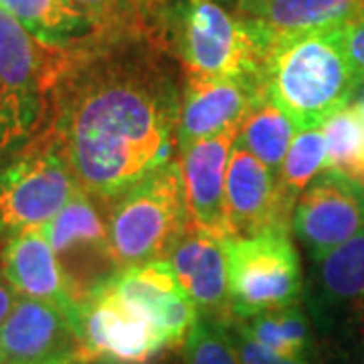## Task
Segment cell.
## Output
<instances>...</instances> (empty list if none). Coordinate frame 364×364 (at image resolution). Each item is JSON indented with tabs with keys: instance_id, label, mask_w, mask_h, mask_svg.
<instances>
[{
	"instance_id": "obj_1",
	"label": "cell",
	"mask_w": 364,
	"mask_h": 364,
	"mask_svg": "<svg viewBox=\"0 0 364 364\" xmlns=\"http://www.w3.org/2000/svg\"><path fill=\"white\" fill-rule=\"evenodd\" d=\"M182 87L150 33L61 49L49 132L81 193L100 207L172 162Z\"/></svg>"
},
{
	"instance_id": "obj_2",
	"label": "cell",
	"mask_w": 364,
	"mask_h": 364,
	"mask_svg": "<svg viewBox=\"0 0 364 364\" xmlns=\"http://www.w3.org/2000/svg\"><path fill=\"white\" fill-rule=\"evenodd\" d=\"M340 28L277 37L263 59L261 95L277 105L298 130L322 128L352 104L364 79L346 57Z\"/></svg>"
},
{
	"instance_id": "obj_3",
	"label": "cell",
	"mask_w": 364,
	"mask_h": 364,
	"mask_svg": "<svg viewBox=\"0 0 364 364\" xmlns=\"http://www.w3.org/2000/svg\"><path fill=\"white\" fill-rule=\"evenodd\" d=\"M160 11L184 75L259 79L273 43L263 26L229 11L221 0H172Z\"/></svg>"
},
{
	"instance_id": "obj_4",
	"label": "cell",
	"mask_w": 364,
	"mask_h": 364,
	"mask_svg": "<svg viewBox=\"0 0 364 364\" xmlns=\"http://www.w3.org/2000/svg\"><path fill=\"white\" fill-rule=\"evenodd\" d=\"M104 217L122 267L168 259L191 227L181 162L172 160L134 182L105 203Z\"/></svg>"
},
{
	"instance_id": "obj_5",
	"label": "cell",
	"mask_w": 364,
	"mask_h": 364,
	"mask_svg": "<svg viewBox=\"0 0 364 364\" xmlns=\"http://www.w3.org/2000/svg\"><path fill=\"white\" fill-rule=\"evenodd\" d=\"M61 49H49L0 9V158L49 126Z\"/></svg>"
},
{
	"instance_id": "obj_6",
	"label": "cell",
	"mask_w": 364,
	"mask_h": 364,
	"mask_svg": "<svg viewBox=\"0 0 364 364\" xmlns=\"http://www.w3.org/2000/svg\"><path fill=\"white\" fill-rule=\"evenodd\" d=\"M301 298L326 354L338 364L364 360V229L314 261Z\"/></svg>"
},
{
	"instance_id": "obj_7",
	"label": "cell",
	"mask_w": 364,
	"mask_h": 364,
	"mask_svg": "<svg viewBox=\"0 0 364 364\" xmlns=\"http://www.w3.org/2000/svg\"><path fill=\"white\" fill-rule=\"evenodd\" d=\"M79 184L49 132L0 158V237L43 229L77 195Z\"/></svg>"
},
{
	"instance_id": "obj_8",
	"label": "cell",
	"mask_w": 364,
	"mask_h": 364,
	"mask_svg": "<svg viewBox=\"0 0 364 364\" xmlns=\"http://www.w3.org/2000/svg\"><path fill=\"white\" fill-rule=\"evenodd\" d=\"M227 259L233 318L249 320L301 301L304 273L289 231L273 229L255 237L231 239Z\"/></svg>"
},
{
	"instance_id": "obj_9",
	"label": "cell",
	"mask_w": 364,
	"mask_h": 364,
	"mask_svg": "<svg viewBox=\"0 0 364 364\" xmlns=\"http://www.w3.org/2000/svg\"><path fill=\"white\" fill-rule=\"evenodd\" d=\"M43 231L59 261L75 308L124 269L109 243L104 208L81 191Z\"/></svg>"
},
{
	"instance_id": "obj_10",
	"label": "cell",
	"mask_w": 364,
	"mask_h": 364,
	"mask_svg": "<svg viewBox=\"0 0 364 364\" xmlns=\"http://www.w3.org/2000/svg\"><path fill=\"white\" fill-rule=\"evenodd\" d=\"M79 363L146 364L166 348L154 326L117 296L112 284L75 310Z\"/></svg>"
},
{
	"instance_id": "obj_11",
	"label": "cell",
	"mask_w": 364,
	"mask_h": 364,
	"mask_svg": "<svg viewBox=\"0 0 364 364\" xmlns=\"http://www.w3.org/2000/svg\"><path fill=\"white\" fill-rule=\"evenodd\" d=\"M291 229L312 263L324 259L364 229V186L326 168L298 198Z\"/></svg>"
},
{
	"instance_id": "obj_12",
	"label": "cell",
	"mask_w": 364,
	"mask_h": 364,
	"mask_svg": "<svg viewBox=\"0 0 364 364\" xmlns=\"http://www.w3.org/2000/svg\"><path fill=\"white\" fill-rule=\"evenodd\" d=\"M237 134L239 128H231L205 138L178 158L191 229L223 243L233 239L227 213V170Z\"/></svg>"
},
{
	"instance_id": "obj_13",
	"label": "cell",
	"mask_w": 364,
	"mask_h": 364,
	"mask_svg": "<svg viewBox=\"0 0 364 364\" xmlns=\"http://www.w3.org/2000/svg\"><path fill=\"white\" fill-rule=\"evenodd\" d=\"M61 360L79 363L75 318L53 304L18 296L13 312L0 326V364Z\"/></svg>"
},
{
	"instance_id": "obj_14",
	"label": "cell",
	"mask_w": 364,
	"mask_h": 364,
	"mask_svg": "<svg viewBox=\"0 0 364 364\" xmlns=\"http://www.w3.org/2000/svg\"><path fill=\"white\" fill-rule=\"evenodd\" d=\"M261 97L259 79H208L184 75L176 130L178 154L205 138L239 128Z\"/></svg>"
},
{
	"instance_id": "obj_15",
	"label": "cell",
	"mask_w": 364,
	"mask_h": 364,
	"mask_svg": "<svg viewBox=\"0 0 364 364\" xmlns=\"http://www.w3.org/2000/svg\"><path fill=\"white\" fill-rule=\"evenodd\" d=\"M109 284L119 298L154 326L166 348L184 344L198 320V310L178 286L168 261L124 267Z\"/></svg>"
},
{
	"instance_id": "obj_16",
	"label": "cell",
	"mask_w": 364,
	"mask_h": 364,
	"mask_svg": "<svg viewBox=\"0 0 364 364\" xmlns=\"http://www.w3.org/2000/svg\"><path fill=\"white\" fill-rule=\"evenodd\" d=\"M227 213L233 239L284 229L289 231L294 207L277 188L275 174L235 140L227 170Z\"/></svg>"
},
{
	"instance_id": "obj_17",
	"label": "cell",
	"mask_w": 364,
	"mask_h": 364,
	"mask_svg": "<svg viewBox=\"0 0 364 364\" xmlns=\"http://www.w3.org/2000/svg\"><path fill=\"white\" fill-rule=\"evenodd\" d=\"M166 261L174 269L182 291L195 301L203 318L221 326L233 320L227 243L188 227Z\"/></svg>"
},
{
	"instance_id": "obj_18",
	"label": "cell",
	"mask_w": 364,
	"mask_h": 364,
	"mask_svg": "<svg viewBox=\"0 0 364 364\" xmlns=\"http://www.w3.org/2000/svg\"><path fill=\"white\" fill-rule=\"evenodd\" d=\"M0 269L21 298L53 304L75 318V301L43 229H31L6 239L0 253Z\"/></svg>"
},
{
	"instance_id": "obj_19",
	"label": "cell",
	"mask_w": 364,
	"mask_h": 364,
	"mask_svg": "<svg viewBox=\"0 0 364 364\" xmlns=\"http://www.w3.org/2000/svg\"><path fill=\"white\" fill-rule=\"evenodd\" d=\"M239 16L263 26L273 39L346 26L364 16L363 0H237Z\"/></svg>"
},
{
	"instance_id": "obj_20",
	"label": "cell",
	"mask_w": 364,
	"mask_h": 364,
	"mask_svg": "<svg viewBox=\"0 0 364 364\" xmlns=\"http://www.w3.org/2000/svg\"><path fill=\"white\" fill-rule=\"evenodd\" d=\"M0 9L49 49H77L104 35L71 0H0Z\"/></svg>"
},
{
	"instance_id": "obj_21",
	"label": "cell",
	"mask_w": 364,
	"mask_h": 364,
	"mask_svg": "<svg viewBox=\"0 0 364 364\" xmlns=\"http://www.w3.org/2000/svg\"><path fill=\"white\" fill-rule=\"evenodd\" d=\"M298 132V126L277 105L261 97L241 122L237 144L275 174Z\"/></svg>"
},
{
	"instance_id": "obj_22",
	"label": "cell",
	"mask_w": 364,
	"mask_h": 364,
	"mask_svg": "<svg viewBox=\"0 0 364 364\" xmlns=\"http://www.w3.org/2000/svg\"><path fill=\"white\" fill-rule=\"evenodd\" d=\"M237 322L251 338L282 356L308 360L312 352L314 330L308 312L301 308V301L282 310L253 316L249 320L237 318Z\"/></svg>"
},
{
	"instance_id": "obj_23",
	"label": "cell",
	"mask_w": 364,
	"mask_h": 364,
	"mask_svg": "<svg viewBox=\"0 0 364 364\" xmlns=\"http://www.w3.org/2000/svg\"><path fill=\"white\" fill-rule=\"evenodd\" d=\"M328 168V146L322 128L299 130L287 150L279 170L275 172L277 188L289 207L296 203L308 184Z\"/></svg>"
},
{
	"instance_id": "obj_24",
	"label": "cell",
	"mask_w": 364,
	"mask_h": 364,
	"mask_svg": "<svg viewBox=\"0 0 364 364\" xmlns=\"http://www.w3.org/2000/svg\"><path fill=\"white\" fill-rule=\"evenodd\" d=\"M328 146V168L364 186V117L354 104L346 105L322 126Z\"/></svg>"
},
{
	"instance_id": "obj_25",
	"label": "cell",
	"mask_w": 364,
	"mask_h": 364,
	"mask_svg": "<svg viewBox=\"0 0 364 364\" xmlns=\"http://www.w3.org/2000/svg\"><path fill=\"white\" fill-rule=\"evenodd\" d=\"M90 16L104 35L154 33L136 0H71Z\"/></svg>"
},
{
	"instance_id": "obj_26",
	"label": "cell",
	"mask_w": 364,
	"mask_h": 364,
	"mask_svg": "<svg viewBox=\"0 0 364 364\" xmlns=\"http://www.w3.org/2000/svg\"><path fill=\"white\" fill-rule=\"evenodd\" d=\"M186 364H241L225 326L198 316L184 340Z\"/></svg>"
},
{
	"instance_id": "obj_27",
	"label": "cell",
	"mask_w": 364,
	"mask_h": 364,
	"mask_svg": "<svg viewBox=\"0 0 364 364\" xmlns=\"http://www.w3.org/2000/svg\"><path fill=\"white\" fill-rule=\"evenodd\" d=\"M225 332L237 350L241 364H308V360L287 358V356H282L277 352L269 350L267 346L259 344L239 326L237 318H233L229 324H225Z\"/></svg>"
},
{
	"instance_id": "obj_28",
	"label": "cell",
	"mask_w": 364,
	"mask_h": 364,
	"mask_svg": "<svg viewBox=\"0 0 364 364\" xmlns=\"http://www.w3.org/2000/svg\"><path fill=\"white\" fill-rule=\"evenodd\" d=\"M342 47L350 63L364 75V16L340 28Z\"/></svg>"
},
{
	"instance_id": "obj_29",
	"label": "cell",
	"mask_w": 364,
	"mask_h": 364,
	"mask_svg": "<svg viewBox=\"0 0 364 364\" xmlns=\"http://www.w3.org/2000/svg\"><path fill=\"white\" fill-rule=\"evenodd\" d=\"M16 299H18V294H16L13 289V286L6 282L4 273L0 269V326L4 324V320L9 318V314L13 312Z\"/></svg>"
},
{
	"instance_id": "obj_30",
	"label": "cell",
	"mask_w": 364,
	"mask_h": 364,
	"mask_svg": "<svg viewBox=\"0 0 364 364\" xmlns=\"http://www.w3.org/2000/svg\"><path fill=\"white\" fill-rule=\"evenodd\" d=\"M144 11H158V9H164L166 4H170L172 0H136Z\"/></svg>"
},
{
	"instance_id": "obj_31",
	"label": "cell",
	"mask_w": 364,
	"mask_h": 364,
	"mask_svg": "<svg viewBox=\"0 0 364 364\" xmlns=\"http://www.w3.org/2000/svg\"><path fill=\"white\" fill-rule=\"evenodd\" d=\"M352 104L358 107V112H360V114H363V117H364V79L360 81L358 90H356L354 97H352Z\"/></svg>"
},
{
	"instance_id": "obj_32",
	"label": "cell",
	"mask_w": 364,
	"mask_h": 364,
	"mask_svg": "<svg viewBox=\"0 0 364 364\" xmlns=\"http://www.w3.org/2000/svg\"><path fill=\"white\" fill-rule=\"evenodd\" d=\"M51 364H77V363H73V360H61V363H51Z\"/></svg>"
},
{
	"instance_id": "obj_33",
	"label": "cell",
	"mask_w": 364,
	"mask_h": 364,
	"mask_svg": "<svg viewBox=\"0 0 364 364\" xmlns=\"http://www.w3.org/2000/svg\"><path fill=\"white\" fill-rule=\"evenodd\" d=\"M221 2H223V0H221ZM231 2H233V4H235V2H237V0H231Z\"/></svg>"
},
{
	"instance_id": "obj_34",
	"label": "cell",
	"mask_w": 364,
	"mask_h": 364,
	"mask_svg": "<svg viewBox=\"0 0 364 364\" xmlns=\"http://www.w3.org/2000/svg\"><path fill=\"white\" fill-rule=\"evenodd\" d=\"M363 2H364V0H363Z\"/></svg>"
}]
</instances>
